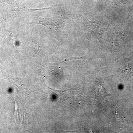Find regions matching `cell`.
Returning <instances> with one entry per match:
<instances>
[{
    "label": "cell",
    "instance_id": "6da1fadb",
    "mask_svg": "<svg viewBox=\"0 0 133 133\" xmlns=\"http://www.w3.org/2000/svg\"><path fill=\"white\" fill-rule=\"evenodd\" d=\"M125 72L128 75L133 77V65H128L125 70Z\"/></svg>",
    "mask_w": 133,
    "mask_h": 133
}]
</instances>
